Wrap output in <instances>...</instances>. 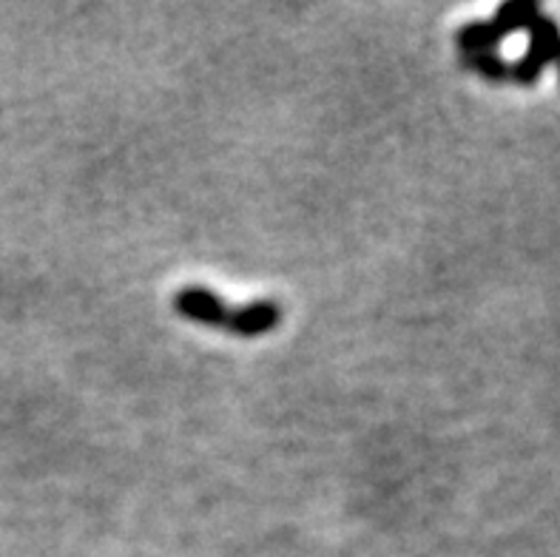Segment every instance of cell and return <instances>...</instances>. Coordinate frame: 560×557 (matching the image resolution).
Here are the masks:
<instances>
[{"label": "cell", "instance_id": "cell-4", "mask_svg": "<svg viewBox=\"0 0 560 557\" xmlns=\"http://www.w3.org/2000/svg\"><path fill=\"white\" fill-rule=\"evenodd\" d=\"M464 66L478 71L481 78L492 80V83H504L510 80V63L498 51H476V55H464Z\"/></svg>", "mask_w": 560, "mask_h": 557}, {"label": "cell", "instance_id": "cell-5", "mask_svg": "<svg viewBox=\"0 0 560 557\" xmlns=\"http://www.w3.org/2000/svg\"><path fill=\"white\" fill-rule=\"evenodd\" d=\"M558 78H560V60H558Z\"/></svg>", "mask_w": 560, "mask_h": 557}, {"label": "cell", "instance_id": "cell-2", "mask_svg": "<svg viewBox=\"0 0 560 557\" xmlns=\"http://www.w3.org/2000/svg\"><path fill=\"white\" fill-rule=\"evenodd\" d=\"M560 60V26L552 14L540 12L529 26V49L515 63H510V80L521 85H535L549 63Z\"/></svg>", "mask_w": 560, "mask_h": 557}, {"label": "cell", "instance_id": "cell-1", "mask_svg": "<svg viewBox=\"0 0 560 557\" xmlns=\"http://www.w3.org/2000/svg\"><path fill=\"white\" fill-rule=\"evenodd\" d=\"M174 307L199 325L220 327L236 336H265L282 322V307L277 302H254L245 307H228L222 299L206 288H183L174 297Z\"/></svg>", "mask_w": 560, "mask_h": 557}, {"label": "cell", "instance_id": "cell-3", "mask_svg": "<svg viewBox=\"0 0 560 557\" xmlns=\"http://www.w3.org/2000/svg\"><path fill=\"white\" fill-rule=\"evenodd\" d=\"M538 14L540 7L535 0H510V3L498 7V12L492 14L490 21L495 23L498 35L510 37L515 32H529V26H533Z\"/></svg>", "mask_w": 560, "mask_h": 557}]
</instances>
